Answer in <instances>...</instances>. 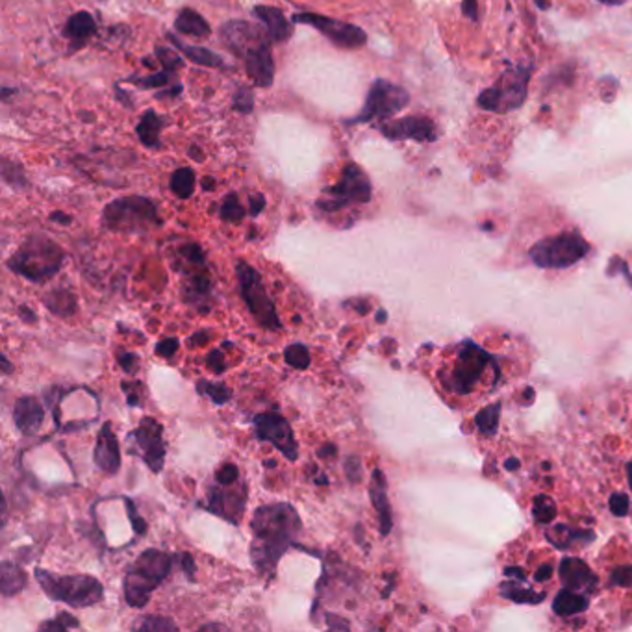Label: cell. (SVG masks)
I'll return each instance as SVG.
<instances>
[{"label":"cell","instance_id":"1","mask_svg":"<svg viewBox=\"0 0 632 632\" xmlns=\"http://www.w3.org/2000/svg\"><path fill=\"white\" fill-rule=\"evenodd\" d=\"M525 373H529V362L520 341L512 336H482L445 349L436 380L451 406L471 410Z\"/></svg>","mask_w":632,"mask_h":632},{"label":"cell","instance_id":"2","mask_svg":"<svg viewBox=\"0 0 632 632\" xmlns=\"http://www.w3.org/2000/svg\"><path fill=\"white\" fill-rule=\"evenodd\" d=\"M303 521L289 503H271L254 510L250 521V562L264 577H273L279 560L297 547Z\"/></svg>","mask_w":632,"mask_h":632},{"label":"cell","instance_id":"3","mask_svg":"<svg viewBox=\"0 0 632 632\" xmlns=\"http://www.w3.org/2000/svg\"><path fill=\"white\" fill-rule=\"evenodd\" d=\"M221 40L245 62L247 74L258 88H269L275 78V62L267 32L245 21H230L221 28Z\"/></svg>","mask_w":632,"mask_h":632},{"label":"cell","instance_id":"4","mask_svg":"<svg viewBox=\"0 0 632 632\" xmlns=\"http://www.w3.org/2000/svg\"><path fill=\"white\" fill-rule=\"evenodd\" d=\"M171 566L172 556L169 553L160 549L143 551L123 578V593L128 607H147L152 593L171 573Z\"/></svg>","mask_w":632,"mask_h":632},{"label":"cell","instance_id":"5","mask_svg":"<svg viewBox=\"0 0 632 632\" xmlns=\"http://www.w3.org/2000/svg\"><path fill=\"white\" fill-rule=\"evenodd\" d=\"M65 260L64 249L47 235L35 234L26 238V241L13 252L8 267L17 275L25 276L30 282H45L62 269Z\"/></svg>","mask_w":632,"mask_h":632},{"label":"cell","instance_id":"6","mask_svg":"<svg viewBox=\"0 0 632 632\" xmlns=\"http://www.w3.org/2000/svg\"><path fill=\"white\" fill-rule=\"evenodd\" d=\"M34 577L52 601L74 608H88L104 597L103 584L91 575H52L47 569L35 568Z\"/></svg>","mask_w":632,"mask_h":632},{"label":"cell","instance_id":"7","mask_svg":"<svg viewBox=\"0 0 632 632\" xmlns=\"http://www.w3.org/2000/svg\"><path fill=\"white\" fill-rule=\"evenodd\" d=\"M590 243L577 232H560L534 241L527 250V258L538 269H568L586 258Z\"/></svg>","mask_w":632,"mask_h":632},{"label":"cell","instance_id":"8","mask_svg":"<svg viewBox=\"0 0 632 632\" xmlns=\"http://www.w3.org/2000/svg\"><path fill=\"white\" fill-rule=\"evenodd\" d=\"M103 223L113 232L138 234L147 230L148 226L160 225V219L151 199L134 195L110 202L103 211Z\"/></svg>","mask_w":632,"mask_h":632},{"label":"cell","instance_id":"9","mask_svg":"<svg viewBox=\"0 0 632 632\" xmlns=\"http://www.w3.org/2000/svg\"><path fill=\"white\" fill-rule=\"evenodd\" d=\"M235 275H238L241 299L245 300L247 308H249L250 315L256 319V323L267 330H275V332L282 329L275 303L267 293L260 273L245 260H240L235 264Z\"/></svg>","mask_w":632,"mask_h":632},{"label":"cell","instance_id":"10","mask_svg":"<svg viewBox=\"0 0 632 632\" xmlns=\"http://www.w3.org/2000/svg\"><path fill=\"white\" fill-rule=\"evenodd\" d=\"M530 71L527 67H512L501 76L497 82L482 91L479 97V106L486 112L506 113L520 108L527 98Z\"/></svg>","mask_w":632,"mask_h":632},{"label":"cell","instance_id":"11","mask_svg":"<svg viewBox=\"0 0 632 632\" xmlns=\"http://www.w3.org/2000/svg\"><path fill=\"white\" fill-rule=\"evenodd\" d=\"M371 201V182L356 163H347L336 186L324 189V199L317 201L323 211H338L351 204H365Z\"/></svg>","mask_w":632,"mask_h":632},{"label":"cell","instance_id":"12","mask_svg":"<svg viewBox=\"0 0 632 632\" xmlns=\"http://www.w3.org/2000/svg\"><path fill=\"white\" fill-rule=\"evenodd\" d=\"M408 103H410V95H408L406 89L397 86V83L378 78L369 88L368 98L363 103L362 112L358 113L356 117L351 119V121H347V123L358 124L377 121V119H390L395 113L406 108Z\"/></svg>","mask_w":632,"mask_h":632},{"label":"cell","instance_id":"13","mask_svg":"<svg viewBox=\"0 0 632 632\" xmlns=\"http://www.w3.org/2000/svg\"><path fill=\"white\" fill-rule=\"evenodd\" d=\"M128 451L139 456L152 473H160L165 466V440L163 425L154 417H143L139 425L128 434Z\"/></svg>","mask_w":632,"mask_h":632},{"label":"cell","instance_id":"14","mask_svg":"<svg viewBox=\"0 0 632 632\" xmlns=\"http://www.w3.org/2000/svg\"><path fill=\"white\" fill-rule=\"evenodd\" d=\"M252 425H254L256 440L267 441V443L275 447L276 451L284 455L286 460L297 462V458H299V445H297V440H295L293 428H291V425H289L284 416L275 412L258 414L252 419Z\"/></svg>","mask_w":632,"mask_h":632},{"label":"cell","instance_id":"15","mask_svg":"<svg viewBox=\"0 0 632 632\" xmlns=\"http://www.w3.org/2000/svg\"><path fill=\"white\" fill-rule=\"evenodd\" d=\"M293 23L314 26L324 37H329L334 45H338L341 49H358L368 41V35L360 26H354L351 23H345V21L332 19L327 15L295 13Z\"/></svg>","mask_w":632,"mask_h":632},{"label":"cell","instance_id":"16","mask_svg":"<svg viewBox=\"0 0 632 632\" xmlns=\"http://www.w3.org/2000/svg\"><path fill=\"white\" fill-rule=\"evenodd\" d=\"M228 486L225 484H211L208 488V503L206 508L211 514L221 517V520L228 521L230 525L241 523L243 512L247 505V486L240 484L235 486L234 490H226Z\"/></svg>","mask_w":632,"mask_h":632},{"label":"cell","instance_id":"17","mask_svg":"<svg viewBox=\"0 0 632 632\" xmlns=\"http://www.w3.org/2000/svg\"><path fill=\"white\" fill-rule=\"evenodd\" d=\"M189 264V262H186ZM193 265L192 269H182L184 273V284H182V299L187 303L192 308L199 310L201 314L210 312V299L213 293V286H211L210 273L206 269V264H189Z\"/></svg>","mask_w":632,"mask_h":632},{"label":"cell","instance_id":"18","mask_svg":"<svg viewBox=\"0 0 632 632\" xmlns=\"http://www.w3.org/2000/svg\"><path fill=\"white\" fill-rule=\"evenodd\" d=\"M380 132L387 139L393 141H402V139H414V141H434L438 138L436 124L432 123L428 117H404L399 121H390V123L380 127Z\"/></svg>","mask_w":632,"mask_h":632},{"label":"cell","instance_id":"19","mask_svg":"<svg viewBox=\"0 0 632 632\" xmlns=\"http://www.w3.org/2000/svg\"><path fill=\"white\" fill-rule=\"evenodd\" d=\"M93 462L104 475L113 476L121 467V451H119V441L112 431L110 423H104L97 436L93 451Z\"/></svg>","mask_w":632,"mask_h":632},{"label":"cell","instance_id":"20","mask_svg":"<svg viewBox=\"0 0 632 632\" xmlns=\"http://www.w3.org/2000/svg\"><path fill=\"white\" fill-rule=\"evenodd\" d=\"M13 421L17 431L25 436H32L40 431L45 421V408L40 399L23 395L13 404Z\"/></svg>","mask_w":632,"mask_h":632},{"label":"cell","instance_id":"21","mask_svg":"<svg viewBox=\"0 0 632 632\" xmlns=\"http://www.w3.org/2000/svg\"><path fill=\"white\" fill-rule=\"evenodd\" d=\"M254 15L262 21V25L265 26V32H267L271 41L282 43V41L289 40L291 25H289L288 19L284 17L282 10L273 8V6H256Z\"/></svg>","mask_w":632,"mask_h":632},{"label":"cell","instance_id":"22","mask_svg":"<svg viewBox=\"0 0 632 632\" xmlns=\"http://www.w3.org/2000/svg\"><path fill=\"white\" fill-rule=\"evenodd\" d=\"M369 495H371L373 506H375V510L378 512V521H380V534L386 536L387 532H390V529H392V510H390V503H387L386 479H384L382 471L380 469L373 471Z\"/></svg>","mask_w":632,"mask_h":632},{"label":"cell","instance_id":"23","mask_svg":"<svg viewBox=\"0 0 632 632\" xmlns=\"http://www.w3.org/2000/svg\"><path fill=\"white\" fill-rule=\"evenodd\" d=\"M26 584H28V577L23 571V568L10 560H4L0 563V592L4 597L21 593L26 588Z\"/></svg>","mask_w":632,"mask_h":632},{"label":"cell","instance_id":"24","mask_svg":"<svg viewBox=\"0 0 632 632\" xmlns=\"http://www.w3.org/2000/svg\"><path fill=\"white\" fill-rule=\"evenodd\" d=\"M43 303L52 314L59 315V317H71L78 308L76 295L65 288L50 289L49 293L43 297Z\"/></svg>","mask_w":632,"mask_h":632},{"label":"cell","instance_id":"25","mask_svg":"<svg viewBox=\"0 0 632 632\" xmlns=\"http://www.w3.org/2000/svg\"><path fill=\"white\" fill-rule=\"evenodd\" d=\"M175 28L180 34L192 35V37H208L211 32L206 19L199 11L192 10V8L180 10V13L177 15V21H175Z\"/></svg>","mask_w":632,"mask_h":632},{"label":"cell","instance_id":"26","mask_svg":"<svg viewBox=\"0 0 632 632\" xmlns=\"http://www.w3.org/2000/svg\"><path fill=\"white\" fill-rule=\"evenodd\" d=\"M167 40L171 41L177 50H180L182 54L186 56L187 59H192L199 65H206V67H213V69H223L225 64H223V58L217 56L216 52H211L208 49H202V47H193V45H186L184 41H180L178 37H175L172 34H167Z\"/></svg>","mask_w":632,"mask_h":632},{"label":"cell","instance_id":"27","mask_svg":"<svg viewBox=\"0 0 632 632\" xmlns=\"http://www.w3.org/2000/svg\"><path fill=\"white\" fill-rule=\"evenodd\" d=\"M97 32V23H95L93 15L88 13V11H78L74 13L67 25H65L64 35L69 37V40H88L89 35H93Z\"/></svg>","mask_w":632,"mask_h":632},{"label":"cell","instance_id":"28","mask_svg":"<svg viewBox=\"0 0 632 632\" xmlns=\"http://www.w3.org/2000/svg\"><path fill=\"white\" fill-rule=\"evenodd\" d=\"M138 136L145 147L156 148L160 147V130H162V119L158 117L156 112H145L141 115V121L138 124Z\"/></svg>","mask_w":632,"mask_h":632},{"label":"cell","instance_id":"29","mask_svg":"<svg viewBox=\"0 0 632 632\" xmlns=\"http://www.w3.org/2000/svg\"><path fill=\"white\" fill-rule=\"evenodd\" d=\"M171 192L178 197V199H189L193 193V187H195V172L189 169V167H182L172 172L171 177Z\"/></svg>","mask_w":632,"mask_h":632},{"label":"cell","instance_id":"30","mask_svg":"<svg viewBox=\"0 0 632 632\" xmlns=\"http://www.w3.org/2000/svg\"><path fill=\"white\" fill-rule=\"evenodd\" d=\"M197 392L201 393V395H206L217 406H223V404H226L232 399L230 387L225 386V384L208 382V380H199L197 382Z\"/></svg>","mask_w":632,"mask_h":632},{"label":"cell","instance_id":"31","mask_svg":"<svg viewBox=\"0 0 632 632\" xmlns=\"http://www.w3.org/2000/svg\"><path fill=\"white\" fill-rule=\"evenodd\" d=\"M284 362L288 363L289 368L293 369H304L310 368L312 363V356H310V351L306 345L303 344H291L284 349Z\"/></svg>","mask_w":632,"mask_h":632},{"label":"cell","instance_id":"32","mask_svg":"<svg viewBox=\"0 0 632 632\" xmlns=\"http://www.w3.org/2000/svg\"><path fill=\"white\" fill-rule=\"evenodd\" d=\"M136 631H158V632H167V631H178V625L172 621L171 618H163V616H143L141 621H138L134 625Z\"/></svg>","mask_w":632,"mask_h":632},{"label":"cell","instance_id":"33","mask_svg":"<svg viewBox=\"0 0 632 632\" xmlns=\"http://www.w3.org/2000/svg\"><path fill=\"white\" fill-rule=\"evenodd\" d=\"M245 217V210L240 204V199L235 193H228L221 206V219L226 223H240Z\"/></svg>","mask_w":632,"mask_h":632},{"label":"cell","instance_id":"34","mask_svg":"<svg viewBox=\"0 0 632 632\" xmlns=\"http://www.w3.org/2000/svg\"><path fill=\"white\" fill-rule=\"evenodd\" d=\"M78 627H80L78 619L73 618L69 612H59L54 619L41 623L37 628L45 632H64L69 631V628H78Z\"/></svg>","mask_w":632,"mask_h":632},{"label":"cell","instance_id":"35","mask_svg":"<svg viewBox=\"0 0 632 632\" xmlns=\"http://www.w3.org/2000/svg\"><path fill=\"white\" fill-rule=\"evenodd\" d=\"M344 471L351 484H358L362 481V458L358 455H347L344 458Z\"/></svg>","mask_w":632,"mask_h":632},{"label":"cell","instance_id":"36","mask_svg":"<svg viewBox=\"0 0 632 632\" xmlns=\"http://www.w3.org/2000/svg\"><path fill=\"white\" fill-rule=\"evenodd\" d=\"M156 54L158 58H160V62H162L163 69L169 71V73H175V71L180 69L182 65H184L182 64L180 56H178L177 52H172L169 47H158Z\"/></svg>","mask_w":632,"mask_h":632},{"label":"cell","instance_id":"37","mask_svg":"<svg viewBox=\"0 0 632 632\" xmlns=\"http://www.w3.org/2000/svg\"><path fill=\"white\" fill-rule=\"evenodd\" d=\"M234 108L240 113H250L254 110V95L250 89H240L234 95Z\"/></svg>","mask_w":632,"mask_h":632},{"label":"cell","instance_id":"38","mask_svg":"<svg viewBox=\"0 0 632 632\" xmlns=\"http://www.w3.org/2000/svg\"><path fill=\"white\" fill-rule=\"evenodd\" d=\"M238 476H240V469H238L234 464H223V466L216 471L217 484H225V486L235 484Z\"/></svg>","mask_w":632,"mask_h":632},{"label":"cell","instance_id":"39","mask_svg":"<svg viewBox=\"0 0 632 632\" xmlns=\"http://www.w3.org/2000/svg\"><path fill=\"white\" fill-rule=\"evenodd\" d=\"M124 505H127L128 520H130V523H132L134 532H136V534H138V536H143V534H145V532H147V523H145V520H143L141 515H139L138 512H136V506H134L132 501L124 497Z\"/></svg>","mask_w":632,"mask_h":632},{"label":"cell","instance_id":"40","mask_svg":"<svg viewBox=\"0 0 632 632\" xmlns=\"http://www.w3.org/2000/svg\"><path fill=\"white\" fill-rule=\"evenodd\" d=\"M169 71H160V73H154V74H151V76H145V78H132L130 80V82H136L138 83V86H141V88H162V86H165L167 83V80H169Z\"/></svg>","mask_w":632,"mask_h":632},{"label":"cell","instance_id":"41","mask_svg":"<svg viewBox=\"0 0 632 632\" xmlns=\"http://www.w3.org/2000/svg\"><path fill=\"white\" fill-rule=\"evenodd\" d=\"M119 365L123 368L124 373L128 375H136L139 369V356L134 353H127V351H119L117 354Z\"/></svg>","mask_w":632,"mask_h":632},{"label":"cell","instance_id":"42","mask_svg":"<svg viewBox=\"0 0 632 632\" xmlns=\"http://www.w3.org/2000/svg\"><path fill=\"white\" fill-rule=\"evenodd\" d=\"M177 560L180 563V569L182 573L186 575L187 580H195V573H197V566H195V560L189 553H180L177 554Z\"/></svg>","mask_w":632,"mask_h":632},{"label":"cell","instance_id":"43","mask_svg":"<svg viewBox=\"0 0 632 632\" xmlns=\"http://www.w3.org/2000/svg\"><path fill=\"white\" fill-rule=\"evenodd\" d=\"M206 363H208V368H210L211 371L216 373V375H221V373H223L226 369L223 351H219V349H216V351H211V353L208 354V358H206Z\"/></svg>","mask_w":632,"mask_h":632},{"label":"cell","instance_id":"44","mask_svg":"<svg viewBox=\"0 0 632 632\" xmlns=\"http://www.w3.org/2000/svg\"><path fill=\"white\" fill-rule=\"evenodd\" d=\"M177 349H178L177 338H165L156 344V354L163 358H171L172 354L177 353Z\"/></svg>","mask_w":632,"mask_h":632},{"label":"cell","instance_id":"45","mask_svg":"<svg viewBox=\"0 0 632 632\" xmlns=\"http://www.w3.org/2000/svg\"><path fill=\"white\" fill-rule=\"evenodd\" d=\"M324 621H327V627L332 628V631H349V628H351V623L341 619L339 616H336V614L330 612L324 614Z\"/></svg>","mask_w":632,"mask_h":632},{"label":"cell","instance_id":"46","mask_svg":"<svg viewBox=\"0 0 632 632\" xmlns=\"http://www.w3.org/2000/svg\"><path fill=\"white\" fill-rule=\"evenodd\" d=\"M210 341V332L208 330H199L192 336V338L187 339V345L189 347H202V345H206Z\"/></svg>","mask_w":632,"mask_h":632},{"label":"cell","instance_id":"47","mask_svg":"<svg viewBox=\"0 0 632 632\" xmlns=\"http://www.w3.org/2000/svg\"><path fill=\"white\" fill-rule=\"evenodd\" d=\"M265 208V197L262 193H256V195L250 197V213L252 216H260L262 210Z\"/></svg>","mask_w":632,"mask_h":632},{"label":"cell","instance_id":"48","mask_svg":"<svg viewBox=\"0 0 632 632\" xmlns=\"http://www.w3.org/2000/svg\"><path fill=\"white\" fill-rule=\"evenodd\" d=\"M462 11H464V15H467L469 19L475 21L476 15H479V8H476L475 0H464V4H462Z\"/></svg>","mask_w":632,"mask_h":632},{"label":"cell","instance_id":"49","mask_svg":"<svg viewBox=\"0 0 632 632\" xmlns=\"http://www.w3.org/2000/svg\"><path fill=\"white\" fill-rule=\"evenodd\" d=\"M317 455L321 458H334V456L338 455V447L334 445V443H324V445L319 447Z\"/></svg>","mask_w":632,"mask_h":632},{"label":"cell","instance_id":"50","mask_svg":"<svg viewBox=\"0 0 632 632\" xmlns=\"http://www.w3.org/2000/svg\"><path fill=\"white\" fill-rule=\"evenodd\" d=\"M19 315H21V319L25 321V323L34 324L35 321H37V315H35L34 312L28 308V306H25V304H23V306H19Z\"/></svg>","mask_w":632,"mask_h":632},{"label":"cell","instance_id":"51","mask_svg":"<svg viewBox=\"0 0 632 632\" xmlns=\"http://www.w3.org/2000/svg\"><path fill=\"white\" fill-rule=\"evenodd\" d=\"M50 219L56 221V223H62V225H69L71 223V217L65 216V213H62V211H54V213L50 216Z\"/></svg>","mask_w":632,"mask_h":632},{"label":"cell","instance_id":"52","mask_svg":"<svg viewBox=\"0 0 632 632\" xmlns=\"http://www.w3.org/2000/svg\"><path fill=\"white\" fill-rule=\"evenodd\" d=\"M199 628L201 631H226V625H223V623H204Z\"/></svg>","mask_w":632,"mask_h":632},{"label":"cell","instance_id":"53","mask_svg":"<svg viewBox=\"0 0 632 632\" xmlns=\"http://www.w3.org/2000/svg\"><path fill=\"white\" fill-rule=\"evenodd\" d=\"M11 371H13V368H11L10 360H8L6 354H2V373H4V375H10Z\"/></svg>","mask_w":632,"mask_h":632},{"label":"cell","instance_id":"54","mask_svg":"<svg viewBox=\"0 0 632 632\" xmlns=\"http://www.w3.org/2000/svg\"><path fill=\"white\" fill-rule=\"evenodd\" d=\"M202 187H204V189H213V178H210V177L204 178V182H202Z\"/></svg>","mask_w":632,"mask_h":632},{"label":"cell","instance_id":"55","mask_svg":"<svg viewBox=\"0 0 632 632\" xmlns=\"http://www.w3.org/2000/svg\"><path fill=\"white\" fill-rule=\"evenodd\" d=\"M315 482H317L319 486L329 484V476H327V475H317V479H315Z\"/></svg>","mask_w":632,"mask_h":632},{"label":"cell","instance_id":"56","mask_svg":"<svg viewBox=\"0 0 632 632\" xmlns=\"http://www.w3.org/2000/svg\"><path fill=\"white\" fill-rule=\"evenodd\" d=\"M599 2H603V4H608V6H619V4H623L625 0H599Z\"/></svg>","mask_w":632,"mask_h":632},{"label":"cell","instance_id":"57","mask_svg":"<svg viewBox=\"0 0 632 632\" xmlns=\"http://www.w3.org/2000/svg\"><path fill=\"white\" fill-rule=\"evenodd\" d=\"M627 479H628V488H631V491H632V462H631V464H628V473H627Z\"/></svg>","mask_w":632,"mask_h":632},{"label":"cell","instance_id":"58","mask_svg":"<svg viewBox=\"0 0 632 632\" xmlns=\"http://www.w3.org/2000/svg\"><path fill=\"white\" fill-rule=\"evenodd\" d=\"M11 93H15V89H10V88H4V89H2V97H4V98L10 97Z\"/></svg>","mask_w":632,"mask_h":632},{"label":"cell","instance_id":"59","mask_svg":"<svg viewBox=\"0 0 632 632\" xmlns=\"http://www.w3.org/2000/svg\"><path fill=\"white\" fill-rule=\"evenodd\" d=\"M384 319H386V312H382V310H380V312L377 314V321L378 323H384Z\"/></svg>","mask_w":632,"mask_h":632},{"label":"cell","instance_id":"60","mask_svg":"<svg viewBox=\"0 0 632 632\" xmlns=\"http://www.w3.org/2000/svg\"><path fill=\"white\" fill-rule=\"evenodd\" d=\"M265 466H269V467H275V466H276V462H275V460H269V462H265Z\"/></svg>","mask_w":632,"mask_h":632}]
</instances>
